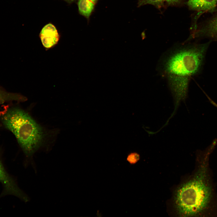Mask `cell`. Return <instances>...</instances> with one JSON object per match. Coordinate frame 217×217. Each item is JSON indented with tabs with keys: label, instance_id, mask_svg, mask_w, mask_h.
<instances>
[{
	"label": "cell",
	"instance_id": "obj_2",
	"mask_svg": "<svg viewBox=\"0 0 217 217\" xmlns=\"http://www.w3.org/2000/svg\"><path fill=\"white\" fill-rule=\"evenodd\" d=\"M2 120L17 139L27 158L26 165L31 164L35 169L32 157L42 143L45 134L42 127L28 113L18 108L8 110Z\"/></svg>",
	"mask_w": 217,
	"mask_h": 217
},
{
	"label": "cell",
	"instance_id": "obj_10",
	"mask_svg": "<svg viewBox=\"0 0 217 217\" xmlns=\"http://www.w3.org/2000/svg\"><path fill=\"white\" fill-rule=\"evenodd\" d=\"M164 0H139L138 7H140L146 4H150L159 8L164 5Z\"/></svg>",
	"mask_w": 217,
	"mask_h": 217
},
{
	"label": "cell",
	"instance_id": "obj_6",
	"mask_svg": "<svg viewBox=\"0 0 217 217\" xmlns=\"http://www.w3.org/2000/svg\"><path fill=\"white\" fill-rule=\"evenodd\" d=\"M39 36L42 45L46 50L55 47L58 44L60 38L56 28L51 23L44 27Z\"/></svg>",
	"mask_w": 217,
	"mask_h": 217
},
{
	"label": "cell",
	"instance_id": "obj_5",
	"mask_svg": "<svg viewBox=\"0 0 217 217\" xmlns=\"http://www.w3.org/2000/svg\"><path fill=\"white\" fill-rule=\"evenodd\" d=\"M205 37L217 40V12L193 33L187 40Z\"/></svg>",
	"mask_w": 217,
	"mask_h": 217
},
{
	"label": "cell",
	"instance_id": "obj_13",
	"mask_svg": "<svg viewBox=\"0 0 217 217\" xmlns=\"http://www.w3.org/2000/svg\"><path fill=\"white\" fill-rule=\"evenodd\" d=\"M92 2H93V3H94V4H96L98 1V0H90Z\"/></svg>",
	"mask_w": 217,
	"mask_h": 217
},
{
	"label": "cell",
	"instance_id": "obj_16",
	"mask_svg": "<svg viewBox=\"0 0 217 217\" xmlns=\"http://www.w3.org/2000/svg\"></svg>",
	"mask_w": 217,
	"mask_h": 217
},
{
	"label": "cell",
	"instance_id": "obj_11",
	"mask_svg": "<svg viewBox=\"0 0 217 217\" xmlns=\"http://www.w3.org/2000/svg\"><path fill=\"white\" fill-rule=\"evenodd\" d=\"M140 155L136 152L131 153L129 154L127 157V160L131 164H134L140 159Z\"/></svg>",
	"mask_w": 217,
	"mask_h": 217
},
{
	"label": "cell",
	"instance_id": "obj_15",
	"mask_svg": "<svg viewBox=\"0 0 217 217\" xmlns=\"http://www.w3.org/2000/svg\"></svg>",
	"mask_w": 217,
	"mask_h": 217
},
{
	"label": "cell",
	"instance_id": "obj_1",
	"mask_svg": "<svg viewBox=\"0 0 217 217\" xmlns=\"http://www.w3.org/2000/svg\"><path fill=\"white\" fill-rule=\"evenodd\" d=\"M209 43L184 42L172 47L162 57L159 69L166 80L174 100V109L170 118L175 114L181 102L187 99L190 78L201 70Z\"/></svg>",
	"mask_w": 217,
	"mask_h": 217
},
{
	"label": "cell",
	"instance_id": "obj_4",
	"mask_svg": "<svg viewBox=\"0 0 217 217\" xmlns=\"http://www.w3.org/2000/svg\"><path fill=\"white\" fill-rule=\"evenodd\" d=\"M0 182L4 187L0 197L10 195L15 196L25 202L30 200L29 197L19 187L14 178L6 171L0 160Z\"/></svg>",
	"mask_w": 217,
	"mask_h": 217
},
{
	"label": "cell",
	"instance_id": "obj_7",
	"mask_svg": "<svg viewBox=\"0 0 217 217\" xmlns=\"http://www.w3.org/2000/svg\"><path fill=\"white\" fill-rule=\"evenodd\" d=\"M216 0H190L187 5L190 9L197 11H212L216 5Z\"/></svg>",
	"mask_w": 217,
	"mask_h": 217
},
{
	"label": "cell",
	"instance_id": "obj_3",
	"mask_svg": "<svg viewBox=\"0 0 217 217\" xmlns=\"http://www.w3.org/2000/svg\"><path fill=\"white\" fill-rule=\"evenodd\" d=\"M206 169L205 165L202 166L194 178L177 190L175 205L181 216L198 215L207 206L211 197V190L207 181Z\"/></svg>",
	"mask_w": 217,
	"mask_h": 217
},
{
	"label": "cell",
	"instance_id": "obj_8",
	"mask_svg": "<svg viewBox=\"0 0 217 217\" xmlns=\"http://www.w3.org/2000/svg\"><path fill=\"white\" fill-rule=\"evenodd\" d=\"M95 5L90 0H78L77 5L80 14L89 20L94 11Z\"/></svg>",
	"mask_w": 217,
	"mask_h": 217
},
{
	"label": "cell",
	"instance_id": "obj_12",
	"mask_svg": "<svg viewBox=\"0 0 217 217\" xmlns=\"http://www.w3.org/2000/svg\"><path fill=\"white\" fill-rule=\"evenodd\" d=\"M169 5H174L180 4L182 0H164Z\"/></svg>",
	"mask_w": 217,
	"mask_h": 217
},
{
	"label": "cell",
	"instance_id": "obj_9",
	"mask_svg": "<svg viewBox=\"0 0 217 217\" xmlns=\"http://www.w3.org/2000/svg\"><path fill=\"white\" fill-rule=\"evenodd\" d=\"M24 98L21 96L5 91L0 89V105L14 101H22Z\"/></svg>",
	"mask_w": 217,
	"mask_h": 217
},
{
	"label": "cell",
	"instance_id": "obj_14",
	"mask_svg": "<svg viewBox=\"0 0 217 217\" xmlns=\"http://www.w3.org/2000/svg\"><path fill=\"white\" fill-rule=\"evenodd\" d=\"M70 2H73L75 0H66Z\"/></svg>",
	"mask_w": 217,
	"mask_h": 217
}]
</instances>
